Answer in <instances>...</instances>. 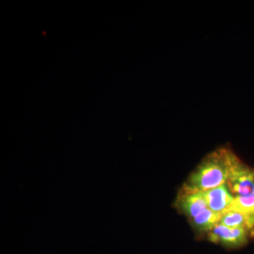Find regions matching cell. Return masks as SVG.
Masks as SVG:
<instances>
[{
    "label": "cell",
    "mask_w": 254,
    "mask_h": 254,
    "mask_svg": "<svg viewBox=\"0 0 254 254\" xmlns=\"http://www.w3.org/2000/svg\"><path fill=\"white\" fill-rule=\"evenodd\" d=\"M239 160L230 148L222 147L214 150L192 172L181 191L204 192L226 185L232 169Z\"/></svg>",
    "instance_id": "6da1fadb"
},
{
    "label": "cell",
    "mask_w": 254,
    "mask_h": 254,
    "mask_svg": "<svg viewBox=\"0 0 254 254\" xmlns=\"http://www.w3.org/2000/svg\"><path fill=\"white\" fill-rule=\"evenodd\" d=\"M252 237V234L245 229L227 227L220 222L207 234V240L229 250L244 247Z\"/></svg>",
    "instance_id": "7a4b0ae2"
},
{
    "label": "cell",
    "mask_w": 254,
    "mask_h": 254,
    "mask_svg": "<svg viewBox=\"0 0 254 254\" xmlns=\"http://www.w3.org/2000/svg\"><path fill=\"white\" fill-rule=\"evenodd\" d=\"M234 197L254 195V170L240 160L234 165L226 184Z\"/></svg>",
    "instance_id": "3957f363"
},
{
    "label": "cell",
    "mask_w": 254,
    "mask_h": 254,
    "mask_svg": "<svg viewBox=\"0 0 254 254\" xmlns=\"http://www.w3.org/2000/svg\"><path fill=\"white\" fill-rule=\"evenodd\" d=\"M175 207L188 218L192 220L203 210L208 208L203 192L180 191L175 203Z\"/></svg>",
    "instance_id": "277c9868"
},
{
    "label": "cell",
    "mask_w": 254,
    "mask_h": 254,
    "mask_svg": "<svg viewBox=\"0 0 254 254\" xmlns=\"http://www.w3.org/2000/svg\"><path fill=\"white\" fill-rule=\"evenodd\" d=\"M203 194L209 210L220 217L230 209L235 198L226 185L206 190Z\"/></svg>",
    "instance_id": "5b68a950"
},
{
    "label": "cell",
    "mask_w": 254,
    "mask_h": 254,
    "mask_svg": "<svg viewBox=\"0 0 254 254\" xmlns=\"http://www.w3.org/2000/svg\"><path fill=\"white\" fill-rule=\"evenodd\" d=\"M220 224L230 227H241L254 235V214L243 213L239 210L229 209L220 220Z\"/></svg>",
    "instance_id": "8992f818"
},
{
    "label": "cell",
    "mask_w": 254,
    "mask_h": 254,
    "mask_svg": "<svg viewBox=\"0 0 254 254\" xmlns=\"http://www.w3.org/2000/svg\"><path fill=\"white\" fill-rule=\"evenodd\" d=\"M221 217L208 208L205 209L194 218L190 220L195 230L200 233L208 234L220 222Z\"/></svg>",
    "instance_id": "52a82bcc"
},
{
    "label": "cell",
    "mask_w": 254,
    "mask_h": 254,
    "mask_svg": "<svg viewBox=\"0 0 254 254\" xmlns=\"http://www.w3.org/2000/svg\"><path fill=\"white\" fill-rule=\"evenodd\" d=\"M230 209L243 213L254 214V195L246 197H235Z\"/></svg>",
    "instance_id": "ba28073f"
}]
</instances>
